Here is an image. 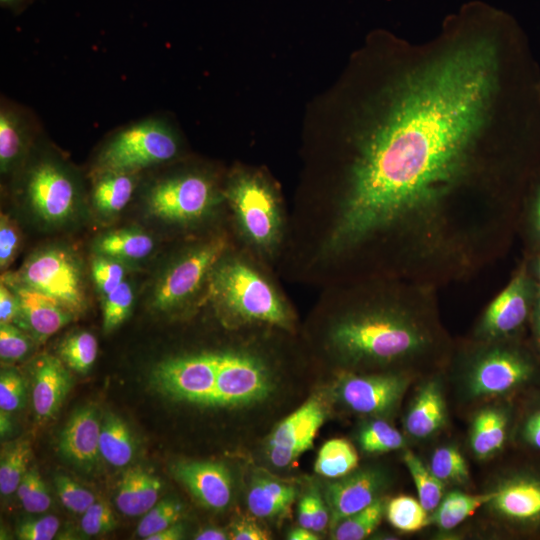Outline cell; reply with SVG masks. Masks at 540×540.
I'll use <instances>...</instances> for the list:
<instances>
[{"label":"cell","instance_id":"6da1fadb","mask_svg":"<svg viewBox=\"0 0 540 540\" xmlns=\"http://www.w3.org/2000/svg\"><path fill=\"white\" fill-rule=\"evenodd\" d=\"M358 137L334 238L389 237L414 261L455 253L497 214L540 155V130L495 119L540 113V72L510 17L463 22L413 46Z\"/></svg>","mask_w":540,"mask_h":540},{"label":"cell","instance_id":"7a4b0ae2","mask_svg":"<svg viewBox=\"0 0 540 540\" xmlns=\"http://www.w3.org/2000/svg\"><path fill=\"white\" fill-rule=\"evenodd\" d=\"M434 290L409 284L393 303L355 311L337 321L329 341L347 371L417 376L445 364L451 344Z\"/></svg>","mask_w":540,"mask_h":540},{"label":"cell","instance_id":"3957f363","mask_svg":"<svg viewBox=\"0 0 540 540\" xmlns=\"http://www.w3.org/2000/svg\"><path fill=\"white\" fill-rule=\"evenodd\" d=\"M540 379V355L524 335L473 341L459 357L457 383L467 401L508 398Z\"/></svg>","mask_w":540,"mask_h":540},{"label":"cell","instance_id":"277c9868","mask_svg":"<svg viewBox=\"0 0 540 540\" xmlns=\"http://www.w3.org/2000/svg\"><path fill=\"white\" fill-rule=\"evenodd\" d=\"M211 286L217 301L237 318L289 326L288 312L274 290L245 264H223L215 271Z\"/></svg>","mask_w":540,"mask_h":540},{"label":"cell","instance_id":"5b68a950","mask_svg":"<svg viewBox=\"0 0 540 540\" xmlns=\"http://www.w3.org/2000/svg\"><path fill=\"white\" fill-rule=\"evenodd\" d=\"M178 138L164 120L152 118L132 124L113 135L98 157V169L136 173L173 159Z\"/></svg>","mask_w":540,"mask_h":540},{"label":"cell","instance_id":"8992f818","mask_svg":"<svg viewBox=\"0 0 540 540\" xmlns=\"http://www.w3.org/2000/svg\"><path fill=\"white\" fill-rule=\"evenodd\" d=\"M490 489L494 495L483 509L497 526L517 536L540 535V468H509Z\"/></svg>","mask_w":540,"mask_h":540},{"label":"cell","instance_id":"52a82bcc","mask_svg":"<svg viewBox=\"0 0 540 540\" xmlns=\"http://www.w3.org/2000/svg\"><path fill=\"white\" fill-rule=\"evenodd\" d=\"M24 284L57 300L74 316L87 305L81 265L76 256L63 247H46L32 254L19 274Z\"/></svg>","mask_w":540,"mask_h":540},{"label":"cell","instance_id":"ba28073f","mask_svg":"<svg viewBox=\"0 0 540 540\" xmlns=\"http://www.w3.org/2000/svg\"><path fill=\"white\" fill-rule=\"evenodd\" d=\"M538 282L523 258L504 289L488 304L474 330V339L493 341L523 336Z\"/></svg>","mask_w":540,"mask_h":540},{"label":"cell","instance_id":"9c48e42d","mask_svg":"<svg viewBox=\"0 0 540 540\" xmlns=\"http://www.w3.org/2000/svg\"><path fill=\"white\" fill-rule=\"evenodd\" d=\"M415 376L402 372H344L335 387L350 411L372 418L393 415Z\"/></svg>","mask_w":540,"mask_h":540},{"label":"cell","instance_id":"30bf717a","mask_svg":"<svg viewBox=\"0 0 540 540\" xmlns=\"http://www.w3.org/2000/svg\"><path fill=\"white\" fill-rule=\"evenodd\" d=\"M25 194L38 218L48 224H59L75 212L79 186L63 163L47 157L36 162L27 172Z\"/></svg>","mask_w":540,"mask_h":540},{"label":"cell","instance_id":"8fae6325","mask_svg":"<svg viewBox=\"0 0 540 540\" xmlns=\"http://www.w3.org/2000/svg\"><path fill=\"white\" fill-rule=\"evenodd\" d=\"M219 362L220 351L174 357L157 366L154 378L171 398L210 407Z\"/></svg>","mask_w":540,"mask_h":540},{"label":"cell","instance_id":"7c38bea8","mask_svg":"<svg viewBox=\"0 0 540 540\" xmlns=\"http://www.w3.org/2000/svg\"><path fill=\"white\" fill-rule=\"evenodd\" d=\"M212 182L197 173L163 178L147 194L149 212L164 221L187 222L203 216L214 201Z\"/></svg>","mask_w":540,"mask_h":540},{"label":"cell","instance_id":"4fadbf2b","mask_svg":"<svg viewBox=\"0 0 540 540\" xmlns=\"http://www.w3.org/2000/svg\"><path fill=\"white\" fill-rule=\"evenodd\" d=\"M225 247L223 239H213L174 262L154 287L153 307L160 311H168L188 300L203 283Z\"/></svg>","mask_w":540,"mask_h":540},{"label":"cell","instance_id":"5bb4252c","mask_svg":"<svg viewBox=\"0 0 540 540\" xmlns=\"http://www.w3.org/2000/svg\"><path fill=\"white\" fill-rule=\"evenodd\" d=\"M324 418L322 401L313 397L281 421L268 442L271 464L277 468L287 467L310 449Z\"/></svg>","mask_w":540,"mask_h":540},{"label":"cell","instance_id":"9a60e30c","mask_svg":"<svg viewBox=\"0 0 540 540\" xmlns=\"http://www.w3.org/2000/svg\"><path fill=\"white\" fill-rule=\"evenodd\" d=\"M386 470L368 466L356 468L327 486L326 500L330 513V528L383 497L390 484Z\"/></svg>","mask_w":540,"mask_h":540},{"label":"cell","instance_id":"2e32d148","mask_svg":"<svg viewBox=\"0 0 540 540\" xmlns=\"http://www.w3.org/2000/svg\"><path fill=\"white\" fill-rule=\"evenodd\" d=\"M229 198L248 236L259 245L270 244L277 231L276 205L259 180L243 176L230 187Z\"/></svg>","mask_w":540,"mask_h":540},{"label":"cell","instance_id":"e0dca14e","mask_svg":"<svg viewBox=\"0 0 540 540\" xmlns=\"http://www.w3.org/2000/svg\"><path fill=\"white\" fill-rule=\"evenodd\" d=\"M448 409L440 375H429L418 386L403 418L406 434L413 440L424 441L445 428Z\"/></svg>","mask_w":540,"mask_h":540},{"label":"cell","instance_id":"ac0fdd59","mask_svg":"<svg viewBox=\"0 0 540 540\" xmlns=\"http://www.w3.org/2000/svg\"><path fill=\"white\" fill-rule=\"evenodd\" d=\"M2 283L6 284L19 300L21 324L41 339L53 335L74 317L57 300L20 281L17 274L4 275Z\"/></svg>","mask_w":540,"mask_h":540},{"label":"cell","instance_id":"d6986e66","mask_svg":"<svg viewBox=\"0 0 540 540\" xmlns=\"http://www.w3.org/2000/svg\"><path fill=\"white\" fill-rule=\"evenodd\" d=\"M514 422V409L509 402L489 403L476 411L468 438L472 454L479 460L499 454L513 433Z\"/></svg>","mask_w":540,"mask_h":540},{"label":"cell","instance_id":"ffe728a7","mask_svg":"<svg viewBox=\"0 0 540 540\" xmlns=\"http://www.w3.org/2000/svg\"><path fill=\"white\" fill-rule=\"evenodd\" d=\"M174 473L190 493L205 507L222 510L232 498V478L221 463L210 461L180 462Z\"/></svg>","mask_w":540,"mask_h":540},{"label":"cell","instance_id":"44dd1931","mask_svg":"<svg viewBox=\"0 0 540 540\" xmlns=\"http://www.w3.org/2000/svg\"><path fill=\"white\" fill-rule=\"evenodd\" d=\"M101 423L96 409H78L61 432L58 448L68 460L79 465H92L100 455Z\"/></svg>","mask_w":540,"mask_h":540},{"label":"cell","instance_id":"7402d4cb","mask_svg":"<svg viewBox=\"0 0 540 540\" xmlns=\"http://www.w3.org/2000/svg\"><path fill=\"white\" fill-rule=\"evenodd\" d=\"M71 386L64 362L44 355L35 363L32 403L40 420L52 418L59 410Z\"/></svg>","mask_w":540,"mask_h":540},{"label":"cell","instance_id":"603a6c76","mask_svg":"<svg viewBox=\"0 0 540 540\" xmlns=\"http://www.w3.org/2000/svg\"><path fill=\"white\" fill-rule=\"evenodd\" d=\"M160 490V480L136 466L128 469L120 479L115 502L124 515H144L157 503Z\"/></svg>","mask_w":540,"mask_h":540},{"label":"cell","instance_id":"cb8c5ba5","mask_svg":"<svg viewBox=\"0 0 540 540\" xmlns=\"http://www.w3.org/2000/svg\"><path fill=\"white\" fill-rule=\"evenodd\" d=\"M30 123L19 108L2 103L0 109V169L10 172L22 160L30 140Z\"/></svg>","mask_w":540,"mask_h":540},{"label":"cell","instance_id":"d4e9b609","mask_svg":"<svg viewBox=\"0 0 540 540\" xmlns=\"http://www.w3.org/2000/svg\"><path fill=\"white\" fill-rule=\"evenodd\" d=\"M296 497L295 488L270 478L256 479L248 492L247 505L259 518H271L286 514Z\"/></svg>","mask_w":540,"mask_h":540},{"label":"cell","instance_id":"484cf974","mask_svg":"<svg viewBox=\"0 0 540 540\" xmlns=\"http://www.w3.org/2000/svg\"><path fill=\"white\" fill-rule=\"evenodd\" d=\"M135 187V173L101 171L92 190L93 205L102 215H115L130 201Z\"/></svg>","mask_w":540,"mask_h":540},{"label":"cell","instance_id":"4316f807","mask_svg":"<svg viewBox=\"0 0 540 540\" xmlns=\"http://www.w3.org/2000/svg\"><path fill=\"white\" fill-rule=\"evenodd\" d=\"M493 495L491 489L478 494H469L459 490L450 491L444 494L438 507L430 514V523L440 530L450 531L483 508Z\"/></svg>","mask_w":540,"mask_h":540},{"label":"cell","instance_id":"83f0119b","mask_svg":"<svg viewBox=\"0 0 540 540\" xmlns=\"http://www.w3.org/2000/svg\"><path fill=\"white\" fill-rule=\"evenodd\" d=\"M154 241L148 234L134 229H122L102 235L95 244L98 255L117 260H141L152 252Z\"/></svg>","mask_w":540,"mask_h":540},{"label":"cell","instance_id":"f1b7e54d","mask_svg":"<svg viewBox=\"0 0 540 540\" xmlns=\"http://www.w3.org/2000/svg\"><path fill=\"white\" fill-rule=\"evenodd\" d=\"M99 450L102 458L115 467H124L134 457L135 441L127 424L107 413L101 423Z\"/></svg>","mask_w":540,"mask_h":540},{"label":"cell","instance_id":"f546056e","mask_svg":"<svg viewBox=\"0 0 540 540\" xmlns=\"http://www.w3.org/2000/svg\"><path fill=\"white\" fill-rule=\"evenodd\" d=\"M517 236L522 241L524 257L540 253V167L527 186L519 215Z\"/></svg>","mask_w":540,"mask_h":540},{"label":"cell","instance_id":"4dcf8cb0","mask_svg":"<svg viewBox=\"0 0 540 540\" xmlns=\"http://www.w3.org/2000/svg\"><path fill=\"white\" fill-rule=\"evenodd\" d=\"M359 456L355 447L346 439L334 438L320 448L315 472L332 479L343 477L358 467Z\"/></svg>","mask_w":540,"mask_h":540},{"label":"cell","instance_id":"1f68e13d","mask_svg":"<svg viewBox=\"0 0 540 540\" xmlns=\"http://www.w3.org/2000/svg\"><path fill=\"white\" fill-rule=\"evenodd\" d=\"M403 461L416 486L418 500L429 514L433 513L444 496L446 485L411 450H404Z\"/></svg>","mask_w":540,"mask_h":540},{"label":"cell","instance_id":"d6a6232c","mask_svg":"<svg viewBox=\"0 0 540 540\" xmlns=\"http://www.w3.org/2000/svg\"><path fill=\"white\" fill-rule=\"evenodd\" d=\"M387 501L384 497L366 508L347 516L331 529L336 540H362L367 538L380 524Z\"/></svg>","mask_w":540,"mask_h":540},{"label":"cell","instance_id":"836d02e7","mask_svg":"<svg viewBox=\"0 0 540 540\" xmlns=\"http://www.w3.org/2000/svg\"><path fill=\"white\" fill-rule=\"evenodd\" d=\"M360 448L369 454H381L406 446L405 436L384 418H371L358 432Z\"/></svg>","mask_w":540,"mask_h":540},{"label":"cell","instance_id":"e575fe53","mask_svg":"<svg viewBox=\"0 0 540 540\" xmlns=\"http://www.w3.org/2000/svg\"><path fill=\"white\" fill-rule=\"evenodd\" d=\"M428 467L445 485L465 486L470 482L466 458L455 445L437 447L430 456Z\"/></svg>","mask_w":540,"mask_h":540},{"label":"cell","instance_id":"d590c367","mask_svg":"<svg viewBox=\"0 0 540 540\" xmlns=\"http://www.w3.org/2000/svg\"><path fill=\"white\" fill-rule=\"evenodd\" d=\"M389 523L401 532H416L430 524V515L418 499L399 495L387 502L385 512Z\"/></svg>","mask_w":540,"mask_h":540},{"label":"cell","instance_id":"8d00e7d4","mask_svg":"<svg viewBox=\"0 0 540 540\" xmlns=\"http://www.w3.org/2000/svg\"><path fill=\"white\" fill-rule=\"evenodd\" d=\"M58 353L66 366L79 373H86L96 360L98 343L90 332H75L62 341Z\"/></svg>","mask_w":540,"mask_h":540},{"label":"cell","instance_id":"74e56055","mask_svg":"<svg viewBox=\"0 0 540 540\" xmlns=\"http://www.w3.org/2000/svg\"><path fill=\"white\" fill-rule=\"evenodd\" d=\"M32 448L27 440L13 444L2 456L0 463V491L2 495L15 492L28 470Z\"/></svg>","mask_w":540,"mask_h":540},{"label":"cell","instance_id":"f35d334b","mask_svg":"<svg viewBox=\"0 0 540 540\" xmlns=\"http://www.w3.org/2000/svg\"><path fill=\"white\" fill-rule=\"evenodd\" d=\"M513 437L522 447L540 453V393L529 398L515 418Z\"/></svg>","mask_w":540,"mask_h":540},{"label":"cell","instance_id":"ab89813d","mask_svg":"<svg viewBox=\"0 0 540 540\" xmlns=\"http://www.w3.org/2000/svg\"><path fill=\"white\" fill-rule=\"evenodd\" d=\"M134 300L131 285L123 281L116 289L103 296V329L110 332L129 316Z\"/></svg>","mask_w":540,"mask_h":540},{"label":"cell","instance_id":"60d3db41","mask_svg":"<svg viewBox=\"0 0 540 540\" xmlns=\"http://www.w3.org/2000/svg\"><path fill=\"white\" fill-rule=\"evenodd\" d=\"M183 512L182 504L171 499L156 503L144 514L137 526V534L141 538L149 536L175 524Z\"/></svg>","mask_w":540,"mask_h":540},{"label":"cell","instance_id":"b9f144b4","mask_svg":"<svg viewBox=\"0 0 540 540\" xmlns=\"http://www.w3.org/2000/svg\"><path fill=\"white\" fill-rule=\"evenodd\" d=\"M16 492L27 512L41 513L51 505L47 487L35 466L27 470Z\"/></svg>","mask_w":540,"mask_h":540},{"label":"cell","instance_id":"7bdbcfd3","mask_svg":"<svg viewBox=\"0 0 540 540\" xmlns=\"http://www.w3.org/2000/svg\"><path fill=\"white\" fill-rule=\"evenodd\" d=\"M93 282L98 292L105 296L116 289L124 280L125 267L120 260L98 255L91 267Z\"/></svg>","mask_w":540,"mask_h":540},{"label":"cell","instance_id":"ee69618b","mask_svg":"<svg viewBox=\"0 0 540 540\" xmlns=\"http://www.w3.org/2000/svg\"><path fill=\"white\" fill-rule=\"evenodd\" d=\"M55 487L64 507L73 513L83 514L96 501L91 491L70 477L58 475Z\"/></svg>","mask_w":540,"mask_h":540},{"label":"cell","instance_id":"f6af8a7d","mask_svg":"<svg viewBox=\"0 0 540 540\" xmlns=\"http://www.w3.org/2000/svg\"><path fill=\"white\" fill-rule=\"evenodd\" d=\"M80 526L85 534L95 536L113 530L116 519L109 504L105 501H95L82 514Z\"/></svg>","mask_w":540,"mask_h":540},{"label":"cell","instance_id":"bcb514c9","mask_svg":"<svg viewBox=\"0 0 540 540\" xmlns=\"http://www.w3.org/2000/svg\"><path fill=\"white\" fill-rule=\"evenodd\" d=\"M30 349L28 337L12 323L0 324V357L5 361L23 358Z\"/></svg>","mask_w":540,"mask_h":540},{"label":"cell","instance_id":"7dc6e473","mask_svg":"<svg viewBox=\"0 0 540 540\" xmlns=\"http://www.w3.org/2000/svg\"><path fill=\"white\" fill-rule=\"evenodd\" d=\"M25 396V386L21 376L9 370L0 376V408L6 412L19 409Z\"/></svg>","mask_w":540,"mask_h":540},{"label":"cell","instance_id":"c3c4849f","mask_svg":"<svg viewBox=\"0 0 540 540\" xmlns=\"http://www.w3.org/2000/svg\"><path fill=\"white\" fill-rule=\"evenodd\" d=\"M21 243L20 231L12 220L1 215L0 222V267L7 268L17 255Z\"/></svg>","mask_w":540,"mask_h":540},{"label":"cell","instance_id":"681fc988","mask_svg":"<svg viewBox=\"0 0 540 540\" xmlns=\"http://www.w3.org/2000/svg\"><path fill=\"white\" fill-rule=\"evenodd\" d=\"M59 519L49 515L36 520L26 521L17 529L21 540H51L59 529Z\"/></svg>","mask_w":540,"mask_h":540},{"label":"cell","instance_id":"f907efd6","mask_svg":"<svg viewBox=\"0 0 540 540\" xmlns=\"http://www.w3.org/2000/svg\"><path fill=\"white\" fill-rule=\"evenodd\" d=\"M21 318L16 294L4 283L0 286V323L17 322Z\"/></svg>","mask_w":540,"mask_h":540},{"label":"cell","instance_id":"816d5d0a","mask_svg":"<svg viewBox=\"0 0 540 540\" xmlns=\"http://www.w3.org/2000/svg\"><path fill=\"white\" fill-rule=\"evenodd\" d=\"M229 536L233 540H265L269 538L266 530L254 521L247 519L237 520L232 525Z\"/></svg>","mask_w":540,"mask_h":540},{"label":"cell","instance_id":"f5cc1de1","mask_svg":"<svg viewBox=\"0 0 540 540\" xmlns=\"http://www.w3.org/2000/svg\"><path fill=\"white\" fill-rule=\"evenodd\" d=\"M528 328L531 332L530 341L540 355V283L537 286Z\"/></svg>","mask_w":540,"mask_h":540},{"label":"cell","instance_id":"db71d44e","mask_svg":"<svg viewBox=\"0 0 540 540\" xmlns=\"http://www.w3.org/2000/svg\"><path fill=\"white\" fill-rule=\"evenodd\" d=\"M330 522V513L328 506L324 504L319 494L313 492V526L314 532H321Z\"/></svg>","mask_w":540,"mask_h":540},{"label":"cell","instance_id":"11a10c76","mask_svg":"<svg viewBox=\"0 0 540 540\" xmlns=\"http://www.w3.org/2000/svg\"><path fill=\"white\" fill-rule=\"evenodd\" d=\"M298 523L311 529L313 526V492L302 497L298 505Z\"/></svg>","mask_w":540,"mask_h":540},{"label":"cell","instance_id":"9f6ffc18","mask_svg":"<svg viewBox=\"0 0 540 540\" xmlns=\"http://www.w3.org/2000/svg\"><path fill=\"white\" fill-rule=\"evenodd\" d=\"M184 535V527L180 523H175L151 536L147 540H179Z\"/></svg>","mask_w":540,"mask_h":540},{"label":"cell","instance_id":"6f0895ef","mask_svg":"<svg viewBox=\"0 0 540 540\" xmlns=\"http://www.w3.org/2000/svg\"><path fill=\"white\" fill-rule=\"evenodd\" d=\"M230 538L229 535L221 528L208 527L201 530L195 535L197 540H225Z\"/></svg>","mask_w":540,"mask_h":540},{"label":"cell","instance_id":"680465c9","mask_svg":"<svg viewBox=\"0 0 540 540\" xmlns=\"http://www.w3.org/2000/svg\"><path fill=\"white\" fill-rule=\"evenodd\" d=\"M290 540H316L318 536L316 532L311 529L299 526L288 534Z\"/></svg>","mask_w":540,"mask_h":540},{"label":"cell","instance_id":"91938a15","mask_svg":"<svg viewBox=\"0 0 540 540\" xmlns=\"http://www.w3.org/2000/svg\"><path fill=\"white\" fill-rule=\"evenodd\" d=\"M523 258L534 279L540 283V253Z\"/></svg>","mask_w":540,"mask_h":540},{"label":"cell","instance_id":"94428289","mask_svg":"<svg viewBox=\"0 0 540 540\" xmlns=\"http://www.w3.org/2000/svg\"><path fill=\"white\" fill-rule=\"evenodd\" d=\"M8 413L9 412H6V411H3L1 410L0 412V431H1V435H4L6 434L10 428H11V421L8 417Z\"/></svg>","mask_w":540,"mask_h":540},{"label":"cell","instance_id":"6125c7cd","mask_svg":"<svg viewBox=\"0 0 540 540\" xmlns=\"http://www.w3.org/2000/svg\"><path fill=\"white\" fill-rule=\"evenodd\" d=\"M24 0H0L2 6L5 7H18L23 3Z\"/></svg>","mask_w":540,"mask_h":540}]
</instances>
